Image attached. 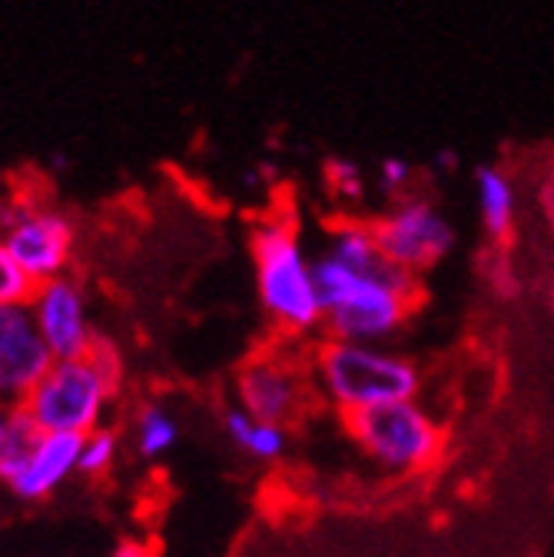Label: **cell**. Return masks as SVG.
<instances>
[{
    "label": "cell",
    "mask_w": 554,
    "mask_h": 557,
    "mask_svg": "<svg viewBox=\"0 0 554 557\" xmlns=\"http://www.w3.org/2000/svg\"><path fill=\"white\" fill-rule=\"evenodd\" d=\"M478 183V209H481V223L495 239L512 233L515 223V186L498 166H478L475 173Z\"/></svg>",
    "instance_id": "4fadbf2b"
},
{
    "label": "cell",
    "mask_w": 554,
    "mask_h": 557,
    "mask_svg": "<svg viewBox=\"0 0 554 557\" xmlns=\"http://www.w3.org/2000/svg\"><path fill=\"white\" fill-rule=\"evenodd\" d=\"M223 425H226V435L233 438V445L256 461H275L286 451V429L272 425V422H259L256 414H249L239 405L223 414Z\"/></svg>",
    "instance_id": "7c38bea8"
},
{
    "label": "cell",
    "mask_w": 554,
    "mask_h": 557,
    "mask_svg": "<svg viewBox=\"0 0 554 557\" xmlns=\"http://www.w3.org/2000/svg\"><path fill=\"white\" fill-rule=\"evenodd\" d=\"M34 278L17 265V259L11 256L8 243L0 239V309L8 306H27L34 296Z\"/></svg>",
    "instance_id": "2e32d148"
},
{
    "label": "cell",
    "mask_w": 554,
    "mask_h": 557,
    "mask_svg": "<svg viewBox=\"0 0 554 557\" xmlns=\"http://www.w3.org/2000/svg\"><path fill=\"white\" fill-rule=\"evenodd\" d=\"M11 414H14V405H8L4 398H0V435H4L8 422H11Z\"/></svg>",
    "instance_id": "44dd1931"
},
{
    "label": "cell",
    "mask_w": 554,
    "mask_h": 557,
    "mask_svg": "<svg viewBox=\"0 0 554 557\" xmlns=\"http://www.w3.org/2000/svg\"><path fill=\"white\" fill-rule=\"evenodd\" d=\"M116 451H120V442L110 429H97L90 435H84V445H81V474L87 478H100L113 468L116 461Z\"/></svg>",
    "instance_id": "e0dca14e"
},
{
    "label": "cell",
    "mask_w": 554,
    "mask_h": 557,
    "mask_svg": "<svg viewBox=\"0 0 554 557\" xmlns=\"http://www.w3.org/2000/svg\"><path fill=\"white\" fill-rule=\"evenodd\" d=\"M405 180H408V163H402V160L382 163V186L385 189H398V186H405Z\"/></svg>",
    "instance_id": "ac0fdd59"
},
{
    "label": "cell",
    "mask_w": 554,
    "mask_h": 557,
    "mask_svg": "<svg viewBox=\"0 0 554 557\" xmlns=\"http://www.w3.org/2000/svg\"><path fill=\"white\" fill-rule=\"evenodd\" d=\"M40 435H44V432L30 422V418H27L21 408H14V414H11V422H8L4 435H0V481H8V484H11V481L21 474V468H24L27 458L34 455Z\"/></svg>",
    "instance_id": "9a60e30c"
},
{
    "label": "cell",
    "mask_w": 554,
    "mask_h": 557,
    "mask_svg": "<svg viewBox=\"0 0 554 557\" xmlns=\"http://www.w3.org/2000/svg\"><path fill=\"white\" fill-rule=\"evenodd\" d=\"M81 435H40L34 455L11 481L14 495L24 502H40L53 495L66 478L81 471Z\"/></svg>",
    "instance_id": "8fae6325"
},
{
    "label": "cell",
    "mask_w": 554,
    "mask_h": 557,
    "mask_svg": "<svg viewBox=\"0 0 554 557\" xmlns=\"http://www.w3.org/2000/svg\"><path fill=\"white\" fill-rule=\"evenodd\" d=\"M316 392L342 414L411 401L422 388L419 366L372 342H345L325 335L309 356Z\"/></svg>",
    "instance_id": "7a4b0ae2"
},
{
    "label": "cell",
    "mask_w": 554,
    "mask_h": 557,
    "mask_svg": "<svg viewBox=\"0 0 554 557\" xmlns=\"http://www.w3.org/2000/svg\"><path fill=\"white\" fill-rule=\"evenodd\" d=\"M116 388H120V359L107 342L97 338L90 356L53 362L17 408L44 435L84 438L103 429V414Z\"/></svg>",
    "instance_id": "3957f363"
},
{
    "label": "cell",
    "mask_w": 554,
    "mask_h": 557,
    "mask_svg": "<svg viewBox=\"0 0 554 557\" xmlns=\"http://www.w3.org/2000/svg\"><path fill=\"white\" fill-rule=\"evenodd\" d=\"M8 243L17 265L34 278V286H44L50 278H60L71 269L74 259V223L60 209H50L44 202L21 199L17 216L11 230L0 236Z\"/></svg>",
    "instance_id": "ba28073f"
},
{
    "label": "cell",
    "mask_w": 554,
    "mask_h": 557,
    "mask_svg": "<svg viewBox=\"0 0 554 557\" xmlns=\"http://www.w3.org/2000/svg\"><path fill=\"white\" fill-rule=\"evenodd\" d=\"M50 366L53 356L34 322L30 306L0 309V398L17 408Z\"/></svg>",
    "instance_id": "30bf717a"
},
{
    "label": "cell",
    "mask_w": 554,
    "mask_h": 557,
    "mask_svg": "<svg viewBox=\"0 0 554 557\" xmlns=\"http://www.w3.org/2000/svg\"><path fill=\"white\" fill-rule=\"evenodd\" d=\"M345 432L389 474H419L432 468L445 448V432L435 414L419 401H395L342 418Z\"/></svg>",
    "instance_id": "5b68a950"
},
{
    "label": "cell",
    "mask_w": 554,
    "mask_h": 557,
    "mask_svg": "<svg viewBox=\"0 0 554 557\" xmlns=\"http://www.w3.org/2000/svg\"><path fill=\"white\" fill-rule=\"evenodd\" d=\"M27 306L34 312V322H37V329L50 348L53 362L84 359L94 352L97 335L90 325L84 286L77 283V278H71V275L50 278V283L34 289Z\"/></svg>",
    "instance_id": "9c48e42d"
},
{
    "label": "cell",
    "mask_w": 554,
    "mask_h": 557,
    "mask_svg": "<svg viewBox=\"0 0 554 557\" xmlns=\"http://www.w3.org/2000/svg\"><path fill=\"white\" fill-rule=\"evenodd\" d=\"M17 206H21V199H11V196L0 193V233L11 230V223L17 216Z\"/></svg>",
    "instance_id": "ffe728a7"
},
{
    "label": "cell",
    "mask_w": 554,
    "mask_h": 557,
    "mask_svg": "<svg viewBox=\"0 0 554 557\" xmlns=\"http://www.w3.org/2000/svg\"><path fill=\"white\" fill-rule=\"evenodd\" d=\"M316 283L322 296V329L332 338L372 342L395 335L419 309V278L405 275L392 262L376 269H349L332 256L316 259Z\"/></svg>",
    "instance_id": "6da1fadb"
},
{
    "label": "cell",
    "mask_w": 554,
    "mask_h": 557,
    "mask_svg": "<svg viewBox=\"0 0 554 557\" xmlns=\"http://www.w3.org/2000/svg\"><path fill=\"white\" fill-rule=\"evenodd\" d=\"M312 395L319 392H316L309 362L303 366L290 352H280V348L253 356L236 372L239 408L256 414L259 422H272L283 429L299 422L312 405Z\"/></svg>",
    "instance_id": "8992f818"
},
{
    "label": "cell",
    "mask_w": 554,
    "mask_h": 557,
    "mask_svg": "<svg viewBox=\"0 0 554 557\" xmlns=\"http://www.w3.org/2000/svg\"><path fill=\"white\" fill-rule=\"evenodd\" d=\"M180 438V425L176 418L160 405V401H150L136 411L133 418V445L144 458H163Z\"/></svg>",
    "instance_id": "5bb4252c"
},
{
    "label": "cell",
    "mask_w": 554,
    "mask_h": 557,
    "mask_svg": "<svg viewBox=\"0 0 554 557\" xmlns=\"http://www.w3.org/2000/svg\"><path fill=\"white\" fill-rule=\"evenodd\" d=\"M253 269L262 312L283 335H309L322 325L316 259L290 220H266L253 230Z\"/></svg>",
    "instance_id": "277c9868"
},
{
    "label": "cell",
    "mask_w": 554,
    "mask_h": 557,
    "mask_svg": "<svg viewBox=\"0 0 554 557\" xmlns=\"http://www.w3.org/2000/svg\"><path fill=\"white\" fill-rule=\"evenodd\" d=\"M376 243L395 269L419 278L432 265H439L455 246V230L439 209L426 199L398 202L392 213L372 223Z\"/></svg>",
    "instance_id": "52a82bcc"
},
{
    "label": "cell",
    "mask_w": 554,
    "mask_h": 557,
    "mask_svg": "<svg viewBox=\"0 0 554 557\" xmlns=\"http://www.w3.org/2000/svg\"><path fill=\"white\" fill-rule=\"evenodd\" d=\"M110 557H160V554H157V547L147 544V541H123Z\"/></svg>",
    "instance_id": "d6986e66"
}]
</instances>
